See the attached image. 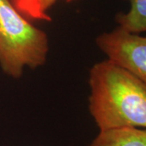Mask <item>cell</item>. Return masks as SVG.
<instances>
[{"label": "cell", "instance_id": "cell-6", "mask_svg": "<svg viewBox=\"0 0 146 146\" xmlns=\"http://www.w3.org/2000/svg\"><path fill=\"white\" fill-rule=\"evenodd\" d=\"M57 0H12L11 3L23 16L39 21H50L47 11ZM71 2L73 0H67Z\"/></svg>", "mask_w": 146, "mask_h": 146}, {"label": "cell", "instance_id": "cell-5", "mask_svg": "<svg viewBox=\"0 0 146 146\" xmlns=\"http://www.w3.org/2000/svg\"><path fill=\"white\" fill-rule=\"evenodd\" d=\"M131 8L126 14L118 13L115 21L121 29L139 34L146 31V0H127Z\"/></svg>", "mask_w": 146, "mask_h": 146}, {"label": "cell", "instance_id": "cell-1", "mask_svg": "<svg viewBox=\"0 0 146 146\" xmlns=\"http://www.w3.org/2000/svg\"><path fill=\"white\" fill-rule=\"evenodd\" d=\"M89 110L100 130L146 127V82L108 60L89 71Z\"/></svg>", "mask_w": 146, "mask_h": 146}, {"label": "cell", "instance_id": "cell-3", "mask_svg": "<svg viewBox=\"0 0 146 146\" xmlns=\"http://www.w3.org/2000/svg\"><path fill=\"white\" fill-rule=\"evenodd\" d=\"M108 61L146 82V38L118 27L96 38Z\"/></svg>", "mask_w": 146, "mask_h": 146}, {"label": "cell", "instance_id": "cell-4", "mask_svg": "<svg viewBox=\"0 0 146 146\" xmlns=\"http://www.w3.org/2000/svg\"><path fill=\"white\" fill-rule=\"evenodd\" d=\"M88 146H146V130L130 127L100 130Z\"/></svg>", "mask_w": 146, "mask_h": 146}, {"label": "cell", "instance_id": "cell-2", "mask_svg": "<svg viewBox=\"0 0 146 146\" xmlns=\"http://www.w3.org/2000/svg\"><path fill=\"white\" fill-rule=\"evenodd\" d=\"M49 52L47 34L33 25L12 4L0 0V68L14 79L21 78L24 68L41 67Z\"/></svg>", "mask_w": 146, "mask_h": 146}]
</instances>
